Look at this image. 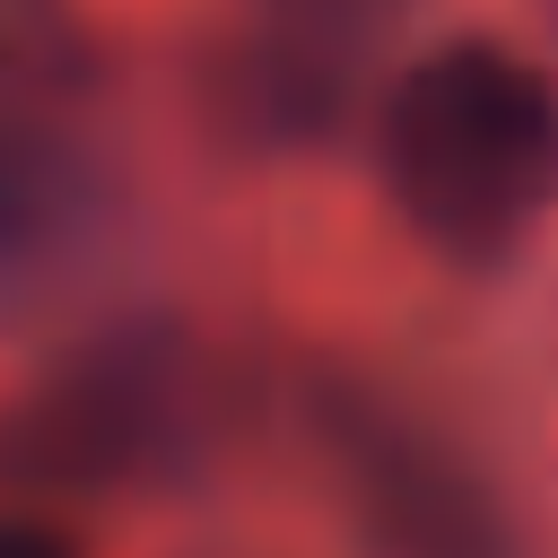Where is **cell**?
<instances>
[{"label":"cell","mask_w":558,"mask_h":558,"mask_svg":"<svg viewBox=\"0 0 558 558\" xmlns=\"http://www.w3.org/2000/svg\"><path fill=\"white\" fill-rule=\"evenodd\" d=\"M384 183L445 253H506L558 201V87L497 44L427 52L384 105Z\"/></svg>","instance_id":"6da1fadb"},{"label":"cell","mask_w":558,"mask_h":558,"mask_svg":"<svg viewBox=\"0 0 558 558\" xmlns=\"http://www.w3.org/2000/svg\"><path fill=\"white\" fill-rule=\"evenodd\" d=\"M183 436V375L157 340L87 349L0 410V480L9 488H105L166 462Z\"/></svg>","instance_id":"7a4b0ae2"},{"label":"cell","mask_w":558,"mask_h":558,"mask_svg":"<svg viewBox=\"0 0 558 558\" xmlns=\"http://www.w3.org/2000/svg\"><path fill=\"white\" fill-rule=\"evenodd\" d=\"M340 453H349V471H357V488H366V514H375V532L401 549V558H488V532H480V514H471V497L418 453V445H401L392 427H340Z\"/></svg>","instance_id":"3957f363"},{"label":"cell","mask_w":558,"mask_h":558,"mask_svg":"<svg viewBox=\"0 0 558 558\" xmlns=\"http://www.w3.org/2000/svg\"><path fill=\"white\" fill-rule=\"evenodd\" d=\"M70 209H78V157L52 131L0 113V262L44 253L70 227Z\"/></svg>","instance_id":"277c9868"},{"label":"cell","mask_w":558,"mask_h":558,"mask_svg":"<svg viewBox=\"0 0 558 558\" xmlns=\"http://www.w3.org/2000/svg\"><path fill=\"white\" fill-rule=\"evenodd\" d=\"M0 558H70V541L44 523H0Z\"/></svg>","instance_id":"5b68a950"}]
</instances>
